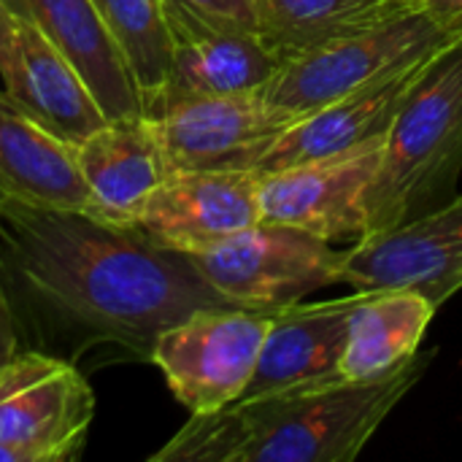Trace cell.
<instances>
[{
    "mask_svg": "<svg viewBox=\"0 0 462 462\" xmlns=\"http://www.w3.org/2000/svg\"><path fill=\"white\" fill-rule=\"evenodd\" d=\"M401 5L422 14L452 41H462V0H401Z\"/></svg>",
    "mask_w": 462,
    "mask_h": 462,
    "instance_id": "23",
    "label": "cell"
},
{
    "mask_svg": "<svg viewBox=\"0 0 462 462\" xmlns=\"http://www.w3.org/2000/svg\"><path fill=\"white\" fill-rule=\"evenodd\" d=\"M271 319L265 309H200L162 330L149 360L189 414H208L244 398Z\"/></svg>",
    "mask_w": 462,
    "mask_h": 462,
    "instance_id": "6",
    "label": "cell"
},
{
    "mask_svg": "<svg viewBox=\"0 0 462 462\" xmlns=\"http://www.w3.org/2000/svg\"><path fill=\"white\" fill-rule=\"evenodd\" d=\"M176 3L195 16L219 24V27H236V30H254L260 32V14L257 0H168Z\"/></svg>",
    "mask_w": 462,
    "mask_h": 462,
    "instance_id": "22",
    "label": "cell"
},
{
    "mask_svg": "<svg viewBox=\"0 0 462 462\" xmlns=\"http://www.w3.org/2000/svg\"><path fill=\"white\" fill-rule=\"evenodd\" d=\"M363 298L365 290H355L336 300H300L276 309L244 398H263L341 379L338 368L349 336V319Z\"/></svg>",
    "mask_w": 462,
    "mask_h": 462,
    "instance_id": "14",
    "label": "cell"
},
{
    "mask_svg": "<svg viewBox=\"0 0 462 462\" xmlns=\"http://www.w3.org/2000/svg\"><path fill=\"white\" fill-rule=\"evenodd\" d=\"M22 349V338H19V328L11 311V303L5 298V292L0 290V371L3 365Z\"/></svg>",
    "mask_w": 462,
    "mask_h": 462,
    "instance_id": "24",
    "label": "cell"
},
{
    "mask_svg": "<svg viewBox=\"0 0 462 462\" xmlns=\"http://www.w3.org/2000/svg\"><path fill=\"white\" fill-rule=\"evenodd\" d=\"M341 284L365 292L409 290L441 309L462 290V198L360 236L344 252Z\"/></svg>",
    "mask_w": 462,
    "mask_h": 462,
    "instance_id": "9",
    "label": "cell"
},
{
    "mask_svg": "<svg viewBox=\"0 0 462 462\" xmlns=\"http://www.w3.org/2000/svg\"><path fill=\"white\" fill-rule=\"evenodd\" d=\"M452 43L460 41L444 35L422 14L401 8L365 30L341 35L282 62L263 92L276 111L295 122L330 100Z\"/></svg>",
    "mask_w": 462,
    "mask_h": 462,
    "instance_id": "4",
    "label": "cell"
},
{
    "mask_svg": "<svg viewBox=\"0 0 462 462\" xmlns=\"http://www.w3.org/2000/svg\"><path fill=\"white\" fill-rule=\"evenodd\" d=\"M0 79L24 116L73 146L111 122L76 65L22 19H16L11 62Z\"/></svg>",
    "mask_w": 462,
    "mask_h": 462,
    "instance_id": "15",
    "label": "cell"
},
{
    "mask_svg": "<svg viewBox=\"0 0 462 462\" xmlns=\"http://www.w3.org/2000/svg\"><path fill=\"white\" fill-rule=\"evenodd\" d=\"M260 222V171H173L133 227L168 249L195 254Z\"/></svg>",
    "mask_w": 462,
    "mask_h": 462,
    "instance_id": "10",
    "label": "cell"
},
{
    "mask_svg": "<svg viewBox=\"0 0 462 462\" xmlns=\"http://www.w3.org/2000/svg\"><path fill=\"white\" fill-rule=\"evenodd\" d=\"M95 395L73 360L19 349L0 371V462L79 460Z\"/></svg>",
    "mask_w": 462,
    "mask_h": 462,
    "instance_id": "5",
    "label": "cell"
},
{
    "mask_svg": "<svg viewBox=\"0 0 462 462\" xmlns=\"http://www.w3.org/2000/svg\"><path fill=\"white\" fill-rule=\"evenodd\" d=\"M462 171V41L433 60L395 122L365 192V233L403 225L447 200Z\"/></svg>",
    "mask_w": 462,
    "mask_h": 462,
    "instance_id": "3",
    "label": "cell"
},
{
    "mask_svg": "<svg viewBox=\"0 0 462 462\" xmlns=\"http://www.w3.org/2000/svg\"><path fill=\"white\" fill-rule=\"evenodd\" d=\"M119 46L143 97L146 116L160 106L171 76V30L165 0H92Z\"/></svg>",
    "mask_w": 462,
    "mask_h": 462,
    "instance_id": "21",
    "label": "cell"
},
{
    "mask_svg": "<svg viewBox=\"0 0 462 462\" xmlns=\"http://www.w3.org/2000/svg\"><path fill=\"white\" fill-rule=\"evenodd\" d=\"M382 143L352 154L298 162L260 173V214L325 241L365 236V192L376 173Z\"/></svg>",
    "mask_w": 462,
    "mask_h": 462,
    "instance_id": "11",
    "label": "cell"
},
{
    "mask_svg": "<svg viewBox=\"0 0 462 462\" xmlns=\"http://www.w3.org/2000/svg\"><path fill=\"white\" fill-rule=\"evenodd\" d=\"M447 49L417 57L384 73L382 79L349 95H341L330 100L328 106L295 119L279 135L271 152L263 157L257 171L263 173V171H276V168H287L298 162L341 157V154H352L365 146L382 143L390 125L395 122V116L401 114V108L406 106L417 84L425 79L433 60L444 54Z\"/></svg>",
    "mask_w": 462,
    "mask_h": 462,
    "instance_id": "12",
    "label": "cell"
},
{
    "mask_svg": "<svg viewBox=\"0 0 462 462\" xmlns=\"http://www.w3.org/2000/svg\"><path fill=\"white\" fill-rule=\"evenodd\" d=\"M154 122L173 171H257L263 157L292 125L265 92L179 97L165 103Z\"/></svg>",
    "mask_w": 462,
    "mask_h": 462,
    "instance_id": "8",
    "label": "cell"
},
{
    "mask_svg": "<svg viewBox=\"0 0 462 462\" xmlns=\"http://www.w3.org/2000/svg\"><path fill=\"white\" fill-rule=\"evenodd\" d=\"M436 352L374 382L333 379L241 398L192 420L152 462H352L420 384Z\"/></svg>",
    "mask_w": 462,
    "mask_h": 462,
    "instance_id": "2",
    "label": "cell"
},
{
    "mask_svg": "<svg viewBox=\"0 0 462 462\" xmlns=\"http://www.w3.org/2000/svg\"><path fill=\"white\" fill-rule=\"evenodd\" d=\"M401 8V0H257L260 35L284 62Z\"/></svg>",
    "mask_w": 462,
    "mask_h": 462,
    "instance_id": "20",
    "label": "cell"
},
{
    "mask_svg": "<svg viewBox=\"0 0 462 462\" xmlns=\"http://www.w3.org/2000/svg\"><path fill=\"white\" fill-rule=\"evenodd\" d=\"M425 295L409 290L365 292L349 319V336L341 357V379H384L420 355V344L436 317Z\"/></svg>",
    "mask_w": 462,
    "mask_h": 462,
    "instance_id": "19",
    "label": "cell"
},
{
    "mask_svg": "<svg viewBox=\"0 0 462 462\" xmlns=\"http://www.w3.org/2000/svg\"><path fill=\"white\" fill-rule=\"evenodd\" d=\"M3 92H5V89H3ZM3 92H0V95H3Z\"/></svg>",
    "mask_w": 462,
    "mask_h": 462,
    "instance_id": "26",
    "label": "cell"
},
{
    "mask_svg": "<svg viewBox=\"0 0 462 462\" xmlns=\"http://www.w3.org/2000/svg\"><path fill=\"white\" fill-rule=\"evenodd\" d=\"M0 200L87 211L89 189L73 143L51 135L0 95Z\"/></svg>",
    "mask_w": 462,
    "mask_h": 462,
    "instance_id": "18",
    "label": "cell"
},
{
    "mask_svg": "<svg viewBox=\"0 0 462 462\" xmlns=\"http://www.w3.org/2000/svg\"><path fill=\"white\" fill-rule=\"evenodd\" d=\"M165 16L173 49L171 76L162 100L152 114L179 97L241 95L265 89L284 62L254 30L211 24L168 0Z\"/></svg>",
    "mask_w": 462,
    "mask_h": 462,
    "instance_id": "13",
    "label": "cell"
},
{
    "mask_svg": "<svg viewBox=\"0 0 462 462\" xmlns=\"http://www.w3.org/2000/svg\"><path fill=\"white\" fill-rule=\"evenodd\" d=\"M73 149L89 189L87 214L103 222L133 225L154 189L171 176L149 116L111 119Z\"/></svg>",
    "mask_w": 462,
    "mask_h": 462,
    "instance_id": "16",
    "label": "cell"
},
{
    "mask_svg": "<svg viewBox=\"0 0 462 462\" xmlns=\"http://www.w3.org/2000/svg\"><path fill=\"white\" fill-rule=\"evenodd\" d=\"M0 290L30 349L76 357L92 346L152 355L162 330L200 309L236 306L189 254L87 211L0 200Z\"/></svg>",
    "mask_w": 462,
    "mask_h": 462,
    "instance_id": "1",
    "label": "cell"
},
{
    "mask_svg": "<svg viewBox=\"0 0 462 462\" xmlns=\"http://www.w3.org/2000/svg\"><path fill=\"white\" fill-rule=\"evenodd\" d=\"M14 32H16V19L8 11L5 0H0V73L8 68L11 62V51H14Z\"/></svg>",
    "mask_w": 462,
    "mask_h": 462,
    "instance_id": "25",
    "label": "cell"
},
{
    "mask_svg": "<svg viewBox=\"0 0 462 462\" xmlns=\"http://www.w3.org/2000/svg\"><path fill=\"white\" fill-rule=\"evenodd\" d=\"M5 5L76 65L108 119L146 116L141 89L92 0H5Z\"/></svg>",
    "mask_w": 462,
    "mask_h": 462,
    "instance_id": "17",
    "label": "cell"
},
{
    "mask_svg": "<svg viewBox=\"0 0 462 462\" xmlns=\"http://www.w3.org/2000/svg\"><path fill=\"white\" fill-rule=\"evenodd\" d=\"M200 276L230 303L276 311L314 290L341 284L344 252L314 233L260 222L219 246L189 254Z\"/></svg>",
    "mask_w": 462,
    "mask_h": 462,
    "instance_id": "7",
    "label": "cell"
}]
</instances>
